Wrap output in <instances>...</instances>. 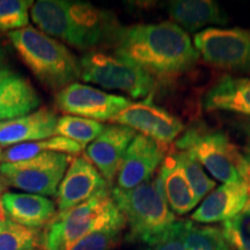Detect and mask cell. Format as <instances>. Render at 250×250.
Masks as SVG:
<instances>
[{"label":"cell","instance_id":"cell-31","mask_svg":"<svg viewBox=\"0 0 250 250\" xmlns=\"http://www.w3.org/2000/svg\"><path fill=\"white\" fill-rule=\"evenodd\" d=\"M8 188H9V184L7 182V180L0 174V221L6 220V219H7L6 218L4 206H2V197H4L6 192H8Z\"/></svg>","mask_w":250,"mask_h":250},{"label":"cell","instance_id":"cell-5","mask_svg":"<svg viewBox=\"0 0 250 250\" xmlns=\"http://www.w3.org/2000/svg\"><path fill=\"white\" fill-rule=\"evenodd\" d=\"M108 226L126 227L124 215L109 191L71 210L58 212L45 227L41 247L43 250H71L83 237Z\"/></svg>","mask_w":250,"mask_h":250},{"label":"cell","instance_id":"cell-1","mask_svg":"<svg viewBox=\"0 0 250 250\" xmlns=\"http://www.w3.org/2000/svg\"><path fill=\"white\" fill-rule=\"evenodd\" d=\"M114 42L115 55L154 78L179 77L191 70L199 58L189 35L174 22L120 28Z\"/></svg>","mask_w":250,"mask_h":250},{"label":"cell","instance_id":"cell-21","mask_svg":"<svg viewBox=\"0 0 250 250\" xmlns=\"http://www.w3.org/2000/svg\"><path fill=\"white\" fill-rule=\"evenodd\" d=\"M206 110L230 111L250 116V79L225 76L204 96Z\"/></svg>","mask_w":250,"mask_h":250},{"label":"cell","instance_id":"cell-29","mask_svg":"<svg viewBox=\"0 0 250 250\" xmlns=\"http://www.w3.org/2000/svg\"><path fill=\"white\" fill-rule=\"evenodd\" d=\"M225 239L235 250H250V208L223 223Z\"/></svg>","mask_w":250,"mask_h":250},{"label":"cell","instance_id":"cell-25","mask_svg":"<svg viewBox=\"0 0 250 250\" xmlns=\"http://www.w3.org/2000/svg\"><path fill=\"white\" fill-rule=\"evenodd\" d=\"M42 245L39 229L21 226L14 221H0V250H35Z\"/></svg>","mask_w":250,"mask_h":250},{"label":"cell","instance_id":"cell-33","mask_svg":"<svg viewBox=\"0 0 250 250\" xmlns=\"http://www.w3.org/2000/svg\"><path fill=\"white\" fill-rule=\"evenodd\" d=\"M245 133H246V142H247V153L250 154V122L246 124L245 126Z\"/></svg>","mask_w":250,"mask_h":250},{"label":"cell","instance_id":"cell-30","mask_svg":"<svg viewBox=\"0 0 250 250\" xmlns=\"http://www.w3.org/2000/svg\"><path fill=\"white\" fill-rule=\"evenodd\" d=\"M186 228L187 220L176 221L162 239L154 245L146 246L143 250H189L184 239Z\"/></svg>","mask_w":250,"mask_h":250},{"label":"cell","instance_id":"cell-17","mask_svg":"<svg viewBox=\"0 0 250 250\" xmlns=\"http://www.w3.org/2000/svg\"><path fill=\"white\" fill-rule=\"evenodd\" d=\"M57 120L55 112L41 108L27 116L0 122V146H15L55 137Z\"/></svg>","mask_w":250,"mask_h":250},{"label":"cell","instance_id":"cell-24","mask_svg":"<svg viewBox=\"0 0 250 250\" xmlns=\"http://www.w3.org/2000/svg\"><path fill=\"white\" fill-rule=\"evenodd\" d=\"M187 247L189 250H235L225 239L220 227L204 226L187 220Z\"/></svg>","mask_w":250,"mask_h":250},{"label":"cell","instance_id":"cell-12","mask_svg":"<svg viewBox=\"0 0 250 250\" xmlns=\"http://www.w3.org/2000/svg\"><path fill=\"white\" fill-rule=\"evenodd\" d=\"M109 188L107 181L86 156H76L68 165L56 193L58 212L71 210L94 197L108 192Z\"/></svg>","mask_w":250,"mask_h":250},{"label":"cell","instance_id":"cell-14","mask_svg":"<svg viewBox=\"0 0 250 250\" xmlns=\"http://www.w3.org/2000/svg\"><path fill=\"white\" fill-rule=\"evenodd\" d=\"M136 136V131L124 125H107L87 147L86 158L95 166L109 186L117 179L126 149Z\"/></svg>","mask_w":250,"mask_h":250},{"label":"cell","instance_id":"cell-2","mask_svg":"<svg viewBox=\"0 0 250 250\" xmlns=\"http://www.w3.org/2000/svg\"><path fill=\"white\" fill-rule=\"evenodd\" d=\"M30 17L46 35L86 51L114 42L121 28L110 12L83 1L40 0L31 6Z\"/></svg>","mask_w":250,"mask_h":250},{"label":"cell","instance_id":"cell-7","mask_svg":"<svg viewBox=\"0 0 250 250\" xmlns=\"http://www.w3.org/2000/svg\"><path fill=\"white\" fill-rule=\"evenodd\" d=\"M80 79L105 89L121 90L133 99L151 96L155 78L118 56L89 51L79 61Z\"/></svg>","mask_w":250,"mask_h":250},{"label":"cell","instance_id":"cell-26","mask_svg":"<svg viewBox=\"0 0 250 250\" xmlns=\"http://www.w3.org/2000/svg\"><path fill=\"white\" fill-rule=\"evenodd\" d=\"M173 153L186 174L197 203H199L215 187V182L208 176L203 169V166L187 152L174 149Z\"/></svg>","mask_w":250,"mask_h":250},{"label":"cell","instance_id":"cell-18","mask_svg":"<svg viewBox=\"0 0 250 250\" xmlns=\"http://www.w3.org/2000/svg\"><path fill=\"white\" fill-rule=\"evenodd\" d=\"M154 182L174 214L189 213L198 204L173 151L165 156Z\"/></svg>","mask_w":250,"mask_h":250},{"label":"cell","instance_id":"cell-20","mask_svg":"<svg viewBox=\"0 0 250 250\" xmlns=\"http://www.w3.org/2000/svg\"><path fill=\"white\" fill-rule=\"evenodd\" d=\"M167 11L175 24L189 33L208 24H226L228 20L218 2L212 0H174L167 4Z\"/></svg>","mask_w":250,"mask_h":250},{"label":"cell","instance_id":"cell-4","mask_svg":"<svg viewBox=\"0 0 250 250\" xmlns=\"http://www.w3.org/2000/svg\"><path fill=\"white\" fill-rule=\"evenodd\" d=\"M110 195L125 218L127 241L154 245L176 223V217L152 181L131 190L115 187Z\"/></svg>","mask_w":250,"mask_h":250},{"label":"cell","instance_id":"cell-34","mask_svg":"<svg viewBox=\"0 0 250 250\" xmlns=\"http://www.w3.org/2000/svg\"><path fill=\"white\" fill-rule=\"evenodd\" d=\"M2 62V50H1V46H0V65H1Z\"/></svg>","mask_w":250,"mask_h":250},{"label":"cell","instance_id":"cell-35","mask_svg":"<svg viewBox=\"0 0 250 250\" xmlns=\"http://www.w3.org/2000/svg\"><path fill=\"white\" fill-rule=\"evenodd\" d=\"M1 156H2V152H1V148H0V162H1Z\"/></svg>","mask_w":250,"mask_h":250},{"label":"cell","instance_id":"cell-8","mask_svg":"<svg viewBox=\"0 0 250 250\" xmlns=\"http://www.w3.org/2000/svg\"><path fill=\"white\" fill-rule=\"evenodd\" d=\"M72 158L62 153H45L30 160L0 165V174L9 187L27 193L54 196Z\"/></svg>","mask_w":250,"mask_h":250},{"label":"cell","instance_id":"cell-32","mask_svg":"<svg viewBox=\"0 0 250 250\" xmlns=\"http://www.w3.org/2000/svg\"><path fill=\"white\" fill-rule=\"evenodd\" d=\"M245 158H246V161H245V168H243L242 176H243V180H245V182L248 184L249 190H250V154L246 153Z\"/></svg>","mask_w":250,"mask_h":250},{"label":"cell","instance_id":"cell-6","mask_svg":"<svg viewBox=\"0 0 250 250\" xmlns=\"http://www.w3.org/2000/svg\"><path fill=\"white\" fill-rule=\"evenodd\" d=\"M175 148L191 155L221 182L245 183V154L220 131L193 124L175 140Z\"/></svg>","mask_w":250,"mask_h":250},{"label":"cell","instance_id":"cell-16","mask_svg":"<svg viewBox=\"0 0 250 250\" xmlns=\"http://www.w3.org/2000/svg\"><path fill=\"white\" fill-rule=\"evenodd\" d=\"M40 104L39 94L27 78L11 68H0V122L27 116Z\"/></svg>","mask_w":250,"mask_h":250},{"label":"cell","instance_id":"cell-13","mask_svg":"<svg viewBox=\"0 0 250 250\" xmlns=\"http://www.w3.org/2000/svg\"><path fill=\"white\" fill-rule=\"evenodd\" d=\"M167 146L137 134L125 153L117 175V189L131 190L151 181L166 156Z\"/></svg>","mask_w":250,"mask_h":250},{"label":"cell","instance_id":"cell-23","mask_svg":"<svg viewBox=\"0 0 250 250\" xmlns=\"http://www.w3.org/2000/svg\"><path fill=\"white\" fill-rule=\"evenodd\" d=\"M104 129L101 122L76 116H62L57 120L56 134L71 139L85 147L93 143Z\"/></svg>","mask_w":250,"mask_h":250},{"label":"cell","instance_id":"cell-19","mask_svg":"<svg viewBox=\"0 0 250 250\" xmlns=\"http://www.w3.org/2000/svg\"><path fill=\"white\" fill-rule=\"evenodd\" d=\"M2 206L8 220L31 229L46 227L57 214L51 199L34 193L6 192Z\"/></svg>","mask_w":250,"mask_h":250},{"label":"cell","instance_id":"cell-11","mask_svg":"<svg viewBox=\"0 0 250 250\" xmlns=\"http://www.w3.org/2000/svg\"><path fill=\"white\" fill-rule=\"evenodd\" d=\"M109 122L138 131L164 146L175 142L184 131L182 121L154 104L152 96L144 101L131 103Z\"/></svg>","mask_w":250,"mask_h":250},{"label":"cell","instance_id":"cell-27","mask_svg":"<svg viewBox=\"0 0 250 250\" xmlns=\"http://www.w3.org/2000/svg\"><path fill=\"white\" fill-rule=\"evenodd\" d=\"M33 5L31 0H0V30L11 33L27 27Z\"/></svg>","mask_w":250,"mask_h":250},{"label":"cell","instance_id":"cell-3","mask_svg":"<svg viewBox=\"0 0 250 250\" xmlns=\"http://www.w3.org/2000/svg\"><path fill=\"white\" fill-rule=\"evenodd\" d=\"M19 57L45 87L62 90L80 79V65L70 49L58 40L27 26L8 33Z\"/></svg>","mask_w":250,"mask_h":250},{"label":"cell","instance_id":"cell-28","mask_svg":"<svg viewBox=\"0 0 250 250\" xmlns=\"http://www.w3.org/2000/svg\"><path fill=\"white\" fill-rule=\"evenodd\" d=\"M125 226H108L94 230L74 245L71 250H114L120 245Z\"/></svg>","mask_w":250,"mask_h":250},{"label":"cell","instance_id":"cell-10","mask_svg":"<svg viewBox=\"0 0 250 250\" xmlns=\"http://www.w3.org/2000/svg\"><path fill=\"white\" fill-rule=\"evenodd\" d=\"M131 103L123 96L79 83H71L56 95V107L59 111L98 122L110 121Z\"/></svg>","mask_w":250,"mask_h":250},{"label":"cell","instance_id":"cell-22","mask_svg":"<svg viewBox=\"0 0 250 250\" xmlns=\"http://www.w3.org/2000/svg\"><path fill=\"white\" fill-rule=\"evenodd\" d=\"M83 146L73 140L64 137H51V138L39 140V142L24 143L12 146L2 152V164H14V162L26 161L36 158L45 153H62L67 155H77L83 151Z\"/></svg>","mask_w":250,"mask_h":250},{"label":"cell","instance_id":"cell-15","mask_svg":"<svg viewBox=\"0 0 250 250\" xmlns=\"http://www.w3.org/2000/svg\"><path fill=\"white\" fill-rule=\"evenodd\" d=\"M250 208V190L245 183H224L211 192L191 214L196 224L225 223Z\"/></svg>","mask_w":250,"mask_h":250},{"label":"cell","instance_id":"cell-9","mask_svg":"<svg viewBox=\"0 0 250 250\" xmlns=\"http://www.w3.org/2000/svg\"><path fill=\"white\" fill-rule=\"evenodd\" d=\"M195 48L212 66L234 72H250V29L208 28L197 33Z\"/></svg>","mask_w":250,"mask_h":250}]
</instances>
